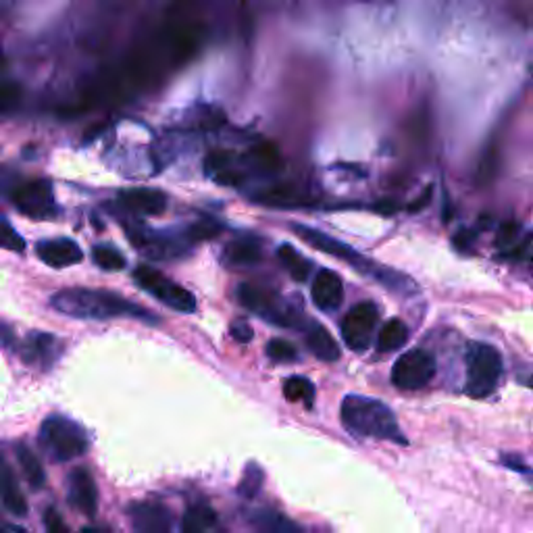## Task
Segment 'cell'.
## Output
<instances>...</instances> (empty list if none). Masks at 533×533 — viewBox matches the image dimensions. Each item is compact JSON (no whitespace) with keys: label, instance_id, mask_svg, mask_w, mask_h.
I'll use <instances>...</instances> for the list:
<instances>
[{"label":"cell","instance_id":"6da1fadb","mask_svg":"<svg viewBox=\"0 0 533 533\" xmlns=\"http://www.w3.org/2000/svg\"><path fill=\"white\" fill-rule=\"evenodd\" d=\"M50 306L55 311L73 319H117V317H134L144 319L149 323H157V317L144 311L142 306L129 302L128 298L113 294L108 290H87V288H69L61 290L50 298Z\"/></svg>","mask_w":533,"mask_h":533},{"label":"cell","instance_id":"7a4b0ae2","mask_svg":"<svg viewBox=\"0 0 533 533\" xmlns=\"http://www.w3.org/2000/svg\"><path fill=\"white\" fill-rule=\"evenodd\" d=\"M340 417L348 432H353L354 436L408 444L405 434L400 432L396 415L392 413V408L375 398L350 394V396L342 400Z\"/></svg>","mask_w":533,"mask_h":533},{"label":"cell","instance_id":"3957f363","mask_svg":"<svg viewBox=\"0 0 533 533\" xmlns=\"http://www.w3.org/2000/svg\"><path fill=\"white\" fill-rule=\"evenodd\" d=\"M292 231H294L298 238H302L306 244L315 248V251L325 252V254H330V257H335V259L348 262V265L356 269V272H361L369 277H375L379 283H384V286H388L390 290L392 288L394 290L413 288V282L408 280V277L400 275L396 272H390V269H385V267L374 265V262H369L367 259L363 257V254L356 252L354 248H350L348 244L340 242V240L327 236V233H323V231L309 228V225H301V223H292Z\"/></svg>","mask_w":533,"mask_h":533},{"label":"cell","instance_id":"277c9868","mask_svg":"<svg viewBox=\"0 0 533 533\" xmlns=\"http://www.w3.org/2000/svg\"><path fill=\"white\" fill-rule=\"evenodd\" d=\"M38 442L44 455L55 463L73 461V458L86 455L87 446H90L84 427L63 415H50L44 419Z\"/></svg>","mask_w":533,"mask_h":533},{"label":"cell","instance_id":"5b68a950","mask_svg":"<svg viewBox=\"0 0 533 533\" xmlns=\"http://www.w3.org/2000/svg\"><path fill=\"white\" fill-rule=\"evenodd\" d=\"M502 377V356L490 344H473L466 354V385L471 398H486L498 388Z\"/></svg>","mask_w":533,"mask_h":533},{"label":"cell","instance_id":"8992f818","mask_svg":"<svg viewBox=\"0 0 533 533\" xmlns=\"http://www.w3.org/2000/svg\"><path fill=\"white\" fill-rule=\"evenodd\" d=\"M238 301L242 302L248 311L259 315L261 319L269 321V323L280 325V327H301L302 317L298 315L294 309L282 301L280 296L269 294L267 290L252 283H242L238 288Z\"/></svg>","mask_w":533,"mask_h":533},{"label":"cell","instance_id":"52a82bcc","mask_svg":"<svg viewBox=\"0 0 533 533\" xmlns=\"http://www.w3.org/2000/svg\"><path fill=\"white\" fill-rule=\"evenodd\" d=\"M134 282L142 290L149 292V294L155 296L159 302L167 304L173 311H179V313H194L196 311V298L192 296V292H188L186 288H181L179 283L171 282L169 277L159 273L157 269L146 267V265L136 267L134 269Z\"/></svg>","mask_w":533,"mask_h":533},{"label":"cell","instance_id":"ba28073f","mask_svg":"<svg viewBox=\"0 0 533 533\" xmlns=\"http://www.w3.org/2000/svg\"><path fill=\"white\" fill-rule=\"evenodd\" d=\"M436 375V359L429 350H408L392 367V384L398 390L415 392L425 388Z\"/></svg>","mask_w":533,"mask_h":533},{"label":"cell","instance_id":"9c48e42d","mask_svg":"<svg viewBox=\"0 0 533 533\" xmlns=\"http://www.w3.org/2000/svg\"><path fill=\"white\" fill-rule=\"evenodd\" d=\"M379 319V309L374 302H359L346 313L342 319V340L344 344L354 350V353H364L369 348L371 338H374L375 325Z\"/></svg>","mask_w":533,"mask_h":533},{"label":"cell","instance_id":"30bf717a","mask_svg":"<svg viewBox=\"0 0 533 533\" xmlns=\"http://www.w3.org/2000/svg\"><path fill=\"white\" fill-rule=\"evenodd\" d=\"M13 204L29 219H53L56 215V202L53 186L46 179L26 181L13 190Z\"/></svg>","mask_w":533,"mask_h":533},{"label":"cell","instance_id":"8fae6325","mask_svg":"<svg viewBox=\"0 0 533 533\" xmlns=\"http://www.w3.org/2000/svg\"><path fill=\"white\" fill-rule=\"evenodd\" d=\"M126 231H128L131 246L138 248V251L150 259H159V261L175 259L188 252L181 240L163 236V233L149 231V230H144L142 225H134V228H131V225H126Z\"/></svg>","mask_w":533,"mask_h":533},{"label":"cell","instance_id":"7c38bea8","mask_svg":"<svg viewBox=\"0 0 533 533\" xmlns=\"http://www.w3.org/2000/svg\"><path fill=\"white\" fill-rule=\"evenodd\" d=\"M19 353H21V359H24L29 367L48 371L55 367L56 359L61 356L63 344H61V340L55 338V335L34 332L24 340Z\"/></svg>","mask_w":533,"mask_h":533},{"label":"cell","instance_id":"4fadbf2b","mask_svg":"<svg viewBox=\"0 0 533 533\" xmlns=\"http://www.w3.org/2000/svg\"><path fill=\"white\" fill-rule=\"evenodd\" d=\"M128 517L134 533H171V517L160 502H134L128 508Z\"/></svg>","mask_w":533,"mask_h":533},{"label":"cell","instance_id":"5bb4252c","mask_svg":"<svg viewBox=\"0 0 533 533\" xmlns=\"http://www.w3.org/2000/svg\"><path fill=\"white\" fill-rule=\"evenodd\" d=\"M69 505L79 510L86 517H94L98 508V487L97 481L90 476V471L79 466L73 469L69 476Z\"/></svg>","mask_w":533,"mask_h":533},{"label":"cell","instance_id":"9a60e30c","mask_svg":"<svg viewBox=\"0 0 533 533\" xmlns=\"http://www.w3.org/2000/svg\"><path fill=\"white\" fill-rule=\"evenodd\" d=\"M36 254L44 262V265L63 269L77 265V262L84 261V251L73 242L69 238H55V240H42V242L36 246Z\"/></svg>","mask_w":533,"mask_h":533},{"label":"cell","instance_id":"2e32d148","mask_svg":"<svg viewBox=\"0 0 533 533\" xmlns=\"http://www.w3.org/2000/svg\"><path fill=\"white\" fill-rule=\"evenodd\" d=\"M311 298L321 311H335L344 302V283L332 269H321L311 286Z\"/></svg>","mask_w":533,"mask_h":533},{"label":"cell","instance_id":"e0dca14e","mask_svg":"<svg viewBox=\"0 0 533 533\" xmlns=\"http://www.w3.org/2000/svg\"><path fill=\"white\" fill-rule=\"evenodd\" d=\"M119 202L128 210H131V213L149 215V217L165 213V209H167V196L160 192V190H152V188L126 190V192H121Z\"/></svg>","mask_w":533,"mask_h":533},{"label":"cell","instance_id":"ac0fdd59","mask_svg":"<svg viewBox=\"0 0 533 533\" xmlns=\"http://www.w3.org/2000/svg\"><path fill=\"white\" fill-rule=\"evenodd\" d=\"M0 502H3L5 508L13 515L17 517L27 515L26 496L21 494V487L17 484V479H15V473L11 469V465L6 463L3 452H0Z\"/></svg>","mask_w":533,"mask_h":533},{"label":"cell","instance_id":"d6986e66","mask_svg":"<svg viewBox=\"0 0 533 533\" xmlns=\"http://www.w3.org/2000/svg\"><path fill=\"white\" fill-rule=\"evenodd\" d=\"M306 346H309L311 353L315 354L319 361L335 363L340 359L338 342H335L333 335L319 323H313L311 330L306 332Z\"/></svg>","mask_w":533,"mask_h":533},{"label":"cell","instance_id":"ffe728a7","mask_svg":"<svg viewBox=\"0 0 533 533\" xmlns=\"http://www.w3.org/2000/svg\"><path fill=\"white\" fill-rule=\"evenodd\" d=\"M261 257H262L261 246L257 242H252V240H236V242H231L223 252L225 265L238 269L257 265Z\"/></svg>","mask_w":533,"mask_h":533},{"label":"cell","instance_id":"44dd1931","mask_svg":"<svg viewBox=\"0 0 533 533\" xmlns=\"http://www.w3.org/2000/svg\"><path fill=\"white\" fill-rule=\"evenodd\" d=\"M408 338V327L403 319H390L385 321V323L382 325V330H379L377 333V353H392V350H398L400 346L405 344Z\"/></svg>","mask_w":533,"mask_h":533},{"label":"cell","instance_id":"7402d4cb","mask_svg":"<svg viewBox=\"0 0 533 533\" xmlns=\"http://www.w3.org/2000/svg\"><path fill=\"white\" fill-rule=\"evenodd\" d=\"M15 455H17V461L21 465V471L27 479V484L34 487V490H42L46 486V476H44V466L40 465L38 458L32 450H29L26 444H17L15 446Z\"/></svg>","mask_w":533,"mask_h":533},{"label":"cell","instance_id":"603a6c76","mask_svg":"<svg viewBox=\"0 0 533 533\" xmlns=\"http://www.w3.org/2000/svg\"><path fill=\"white\" fill-rule=\"evenodd\" d=\"M215 525V510L207 502L192 505L181 519V533H207Z\"/></svg>","mask_w":533,"mask_h":533},{"label":"cell","instance_id":"cb8c5ba5","mask_svg":"<svg viewBox=\"0 0 533 533\" xmlns=\"http://www.w3.org/2000/svg\"><path fill=\"white\" fill-rule=\"evenodd\" d=\"M277 257H280L283 269H286V272L292 275V280H296L301 283L309 280L313 262L306 261L294 246L282 244L280 251H277Z\"/></svg>","mask_w":533,"mask_h":533},{"label":"cell","instance_id":"d4e9b609","mask_svg":"<svg viewBox=\"0 0 533 533\" xmlns=\"http://www.w3.org/2000/svg\"><path fill=\"white\" fill-rule=\"evenodd\" d=\"M251 163L257 167V169L265 171V173H275L282 169V155L280 150L275 149V144L272 142H261L251 149Z\"/></svg>","mask_w":533,"mask_h":533},{"label":"cell","instance_id":"484cf974","mask_svg":"<svg viewBox=\"0 0 533 533\" xmlns=\"http://www.w3.org/2000/svg\"><path fill=\"white\" fill-rule=\"evenodd\" d=\"M283 396L290 403H304L306 406H313V400H315V385H313L311 379L306 377H290L286 384H283Z\"/></svg>","mask_w":533,"mask_h":533},{"label":"cell","instance_id":"4316f807","mask_svg":"<svg viewBox=\"0 0 533 533\" xmlns=\"http://www.w3.org/2000/svg\"><path fill=\"white\" fill-rule=\"evenodd\" d=\"M257 528L261 533H301V529L296 528V523L288 521L286 517L272 513V510H265V513H259L257 519Z\"/></svg>","mask_w":533,"mask_h":533},{"label":"cell","instance_id":"83f0119b","mask_svg":"<svg viewBox=\"0 0 533 533\" xmlns=\"http://www.w3.org/2000/svg\"><path fill=\"white\" fill-rule=\"evenodd\" d=\"M92 259L100 269H105V272H121V269L126 267V257H123V254L113 246H105V244L94 246Z\"/></svg>","mask_w":533,"mask_h":533},{"label":"cell","instance_id":"f1b7e54d","mask_svg":"<svg viewBox=\"0 0 533 533\" xmlns=\"http://www.w3.org/2000/svg\"><path fill=\"white\" fill-rule=\"evenodd\" d=\"M257 199L262 204H272V207H296V204H302L301 194L296 192L294 188H283V186H277L267 190V192H262Z\"/></svg>","mask_w":533,"mask_h":533},{"label":"cell","instance_id":"f546056e","mask_svg":"<svg viewBox=\"0 0 533 533\" xmlns=\"http://www.w3.org/2000/svg\"><path fill=\"white\" fill-rule=\"evenodd\" d=\"M21 98H24V92H21L19 84L0 79V115H9L15 108H19Z\"/></svg>","mask_w":533,"mask_h":533},{"label":"cell","instance_id":"4dcf8cb0","mask_svg":"<svg viewBox=\"0 0 533 533\" xmlns=\"http://www.w3.org/2000/svg\"><path fill=\"white\" fill-rule=\"evenodd\" d=\"M262 486V469L259 465H246V471L242 476V481H240V494L244 496V498H254L257 492L261 490Z\"/></svg>","mask_w":533,"mask_h":533},{"label":"cell","instance_id":"1f68e13d","mask_svg":"<svg viewBox=\"0 0 533 533\" xmlns=\"http://www.w3.org/2000/svg\"><path fill=\"white\" fill-rule=\"evenodd\" d=\"M267 356L273 363H294L298 359V350L286 340H269L267 344Z\"/></svg>","mask_w":533,"mask_h":533},{"label":"cell","instance_id":"d6a6232c","mask_svg":"<svg viewBox=\"0 0 533 533\" xmlns=\"http://www.w3.org/2000/svg\"><path fill=\"white\" fill-rule=\"evenodd\" d=\"M0 248L11 252H24L26 251V242L24 238L15 231L13 225L6 221L5 217H0Z\"/></svg>","mask_w":533,"mask_h":533},{"label":"cell","instance_id":"836d02e7","mask_svg":"<svg viewBox=\"0 0 533 533\" xmlns=\"http://www.w3.org/2000/svg\"><path fill=\"white\" fill-rule=\"evenodd\" d=\"M221 233V225L217 221H210V219H204V221L194 223L192 228L186 231L188 242H202V240H210Z\"/></svg>","mask_w":533,"mask_h":533},{"label":"cell","instance_id":"e575fe53","mask_svg":"<svg viewBox=\"0 0 533 533\" xmlns=\"http://www.w3.org/2000/svg\"><path fill=\"white\" fill-rule=\"evenodd\" d=\"M44 525H46V531L48 533H71L67 529V525H65L63 517L56 513V508L48 507L46 510H44Z\"/></svg>","mask_w":533,"mask_h":533},{"label":"cell","instance_id":"d590c367","mask_svg":"<svg viewBox=\"0 0 533 533\" xmlns=\"http://www.w3.org/2000/svg\"><path fill=\"white\" fill-rule=\"evenodd\" d=\"M213 179L221 186H240L244 181V175L240 173L238 169H233V165H231V167H228V169L215 173Z\"/></svg>","mask_w":533,"mask_h":533},{"label":"cell","instance_id":"8d00e7d4","mask_svg":"<svg viewBox=\"0 0 533 533\" xmlns=\"http://www.w3.org/2000/svg\"><path fill=\"white\" fill-rule=\"evenodd\" d=\"M230 333L233 335V340L236 342H242V344H248V342L252 340V335H254V332H252V327L246 323V321H233L231 323V327H230Z\"/></svg>","mask_w":533,"mask_h":533},{"label":"cell","instance_id":"74e56055","mask_svg":"<svg viewBox=\"0 0 533 533\" xmlns=\"http://www.w3.org/2000/svg\"><path fill=\"white\" fill-rule=\"evenodd\" d=\"M502 465L510 466V469H513V471L523 473V477H528L531 481V486H533V469H531V466H528V465H523L521 461H517V456L502 455Z\"/></svg>","mask_w":533,"mask_h":533},{"label":"cell","instance_id":"f35d334b","mask_svg":"<svg viewBox=\"0 0 533 533\" xmlns=\"http://www.w3.org/2000/svg\"><path fill=\"white\" fill-rule=\"evenodd\" d=\"M517 233H519V225L517 223H505L502 225V230L498 233V244L507 246V244H513V240Z\"/></svg>","mask_w":533,"mask_h":533},{"label":"cell","instance_id":"ab89813d","mask_svg":"<svg viewBox=\"0 0 533 533\" xmlns=\"http://www.w3.org/2000/svg\"><path fill=\"white\" fill-rule=\"evenodd\" d=\"M82 533H107V531H100V529H84Z\"/></svg>","mask_w":533,"mask_h":533},{"label":"cell","instance_id":"60d3db41","mask_svg":"<svg viewBox=\"0 0 533 533\" xmlns=\"http://www.w3.org/2000/svg\"><path fill=\"white\" fill-rule=\"evenodd\" d=\"M525 384H528V385H529V388L533 390V375H531V377H529V379H528V382H525Z\"/></svg>","mask_w":533,"mask_h":533},{"label":"cell","instance_id":"b9f144b4","mask_svg":"<svg viewBox=\"0 0 533 533\" xmlns=\"http://www.w3.org/2000/svg\"><path fill=\"white\" fill-rule=\"evenodd\" d=\"M17 533H27L26 529H17Z\"/></svg>","mask_w":533,"mask_h":533}]
</instances>
